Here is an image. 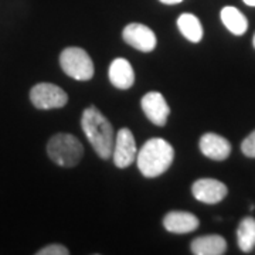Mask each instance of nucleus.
Wrapping results in <instances>:
<instances>
[{"label": "nucleus", "instance_id": "nucleus-1", "mask_svg": "<svg viewBox=\"0 0 255 255\" xmlns=\"http://www.w3.org/2000/svg\"><path fill=\"white\" fill-rule=\"evenodd\" d=\"M82 132L91 143L92 149L101 159L107 160L112 157L115 133L111 122L105 118L100 110L90 107L82 112L81 117Z\"/></svg>", "mask_w": 255, "mask_h": 255}, {"label": "nucleus", "instance_id": "nucleus-2", "mask_svg": "<svg viewBox=\"0 0 255 255\" xmlns=\"http://www.w3.org/2000/svg\"><path fill=\"white\" fill-rule=\"evenodd\" d=\"M173 159V147L162 137L149 139L136 155L137 167L140 173L147 179H153L163 174L172 166Z\"/></svg>", "mask_w": 255, "mask_h": 255}, {"label": "nucleus", "instance_id": "nucleus-3", "mask_svg": "<svg viewBox=\"0 0 255 255\" xmlns=\"http://www.w3.org/2000/svg\"><path fill=\"white\" fill-rule=\"evenodd\" d=\"M47 155L61 167H74L84 155L82 143L70 133H57L47 143Z\"/></svg>", "mask_w": 255, "mask_h": 255}, {"label": "nucleus", "instance_id": "nucleus-4", "mask_svg": "<svg viewBox=\"0 0 255 255\" xmlns=\"http://www.w3.org/2000/svg\"><path fill=\"white\" fill-rule=\"evenodd\" d=\"M60 65L68 77L88 81L94 77V63L90 54L80 47H68L60 54Z\"/></svg>", "mask_w": 255, "mask_h": 255}, {"label": "nucleus", "instance_id": "nucleus-5", "mask_svg": "<svg viewBox=\"0 0 255 255\" xmlns=\"http://www.w3.org/2000/svg\"><path fill=\"white\" fill-rule=\"evenodd\" d=\"M30 101L37 110H57L68 102V95L58 85L50 82H40L30 91Z\"/></svg>", "mask_w": 255, "mask_h": 255}, {"label": "nucleus", "instance_id": "nucleus-6", "mask_svg": "<svg viewBox=\"0 0 255 255\" xmlns=\"http://www.w3.org/2000/svg\"><path fill=\"white\" fill-rule=\"evenodd\" d=\"M136 155L137 149L133 133L127 128L121 129L115 135L114 150H112V159H114L115 166L119 169H125L133 163Z\"/></svg>", "mask_w": 255, "mask_h": 255}, {"label": "nucleus", "instance_id": "nucleus-7", "mask_svg": "<svg viewBox=\"0 0 255 255\" xmlns=\"http://www.w3.org/2000/svg\"><path fill=\"white\" fill-rule=\"evenodd\" d=\"M124 41L142 53H150L156 47V34L153 30L142 23H130L124 28Z\"/></svg>", "mask_w": 255, "mask_h": 255}, {"label": "nucleus", "instance_id": "nucleus-8", "mask_svg": "<svg viewBox=\"0 0 255 255\" xmlns=\"http://www.w3.org/2000/svg\"><path fill=\"white\" fill-rule=\"evenodd\" d=\"M191 193L196 200L204 204H217L227 196V186L216 179H199L193 183Z\"/></svg>", "mask_w": 255, "mask_h": 255}, {"label": "nucleus", "instance_id": "nucleus-9", "mask_svg": "<svg viewBox=\"0 0 255 255\" xmlns=\"http://www.w3.org/2000/svg\"><path fill=\"white\" fill-rule=\"evenodd\" d=\"M140 107L145 112L147 119L157 127H164L169 114H170V108L167 105V102L164 100V97L157 91H150L146 94L145 97L140 100Z\"/></svg>", "mask_w": 255, "mask_h": 255}, {"label": "nucleus", "instance_id": "nucleus-10", "mask_svg": "<svg viewBox=\"0 0 255 255\" xmlns=\"http://www.w3.org/2000/svg\"><path fill=\"white\" fill-rule=\"evenodd\" d=\"M163 226L169 233L189 234L199 228L200 221L194 214L187 211H170L164 216Z\"/></svg>", "mask_w": 255, "mask_h": 255}, {"label": "nucleus", "instance_id": "nucleus-11", "mask_svg": "<svg viewBox=\"0 0 255 255\" xmlns=\"http://www.w3.org/2000/svg\"><path fill=\"white\" fill-rule=\"evenodd\" d=\"M203 155L213 160H226L231 153V145L224 136L217 133H204L200 139Z\"/></svg>", "mask_w": 255, "mask_h": 255}, {"label": "nucleus", "instance_id": "nucleus-12", "mask_svg": "<svg viewBox=\"0 0 255 255\" xmlns=\"http://www.w3.org/2000/svg\"><path fill=\"white\" fill-rule=\"evenodd\" d=\"M111 84L118 90H129L135 82V73L130 63L125 58H115L110 65Z\"/></svg>", "mask_w": 255, "mask_h": 255}, {"label": "nucleus", "instance_id": "nucleus-13", "mask_svg": "<svg viewBox=\"0 0 255 255\" xmlns=\"http://www.w3.org/2000/svg\"><path fill=\"white\" fill-rule=\"evenodd\" d=\"M190 248L194 255H223L227 251V243L221 236L213 234L194 238Z\"/></svg>", "mask_w": 255, "mask_h": 255}, {"label": "nucleus", "instance_id": "nucleus-14", "mask_svg": "<svg viewBox=\"0 0 255 255\" xmlns=\"http://www.w3.org/2000/svg\"><path fill=\"white\" fill-rule=\"evenodd\" d=\"M221 21L227 27L228 31H231L236 36H243L248 30V20L247 17L237 9L233 6H226L220 13Z\"/></svg>", "mask_w": 255, "mask_h": 255}, {"label": "nucleus", "instance_id": "nucleus-15", "mask_svg": "<svg viewBox=\"0 0 255 255\" xmlns=\"http://www.w3.org/2000/svg\"><path fill=\"white\" fill-rule=\"evenodd\" d=\"M177 27L180 30L184 38L191 43H200L203 38V26L200 20L191 13H183L177 18Z\"/></svg>", "mask_w": 255, "mask_h": 255}, {"label": "nucleus", "instance_id": "nucleus-16", "mask_svg": "<svg viewBox=\"0 0 255 255\" xmlns=\"http://www.w3.org/2000/svg\"><path fill=\"white\" fill-rule=\"evenodd\" d=\"M237 243L243 253H251L255 247V220L246 217L237 228Z\"/></svg>", "mask_w": 255, "mask_h": 255}, {"label": "nucleus", "instance_id": "nucleus-17", "mask_svg": "<svg viewBox=\"0 0 255 255\" xmlns=\"http://www.w3.org/2000/svg\"><path fill=\"white\" fill-rule=\"evenodd\" d=\"M37 255H68L70 251L61 244H51V246H47L41 250H38L36 253Z\"/></svg>", "mask_w": 255, "mask_h": 255}, {"label": "nucleus", "instance_id": "nucleus-18", "mask_svg": "<svg viewBox=\"0 0 255 255\" xmlns=\"http://www.w3.org/2000/svg\"><path fill=\"white\" fill-rule=\"evenodd\" d=\"M241 150L247 157H255V130L251 132L241 143Z\"/></svg>", "mask_w": 255, "mask_h": 255}, {"label": "nucleus", "instance_id": "nucleus-19", "mask_svg": "<svg viewBox=\"0 0 255 255\" xmlns=\"http://www.w3.org/2000/svg\"><path fill=\"white\" fill-rule=\"evenodd\" d=\"M159 1H162L164 4H177V3H182L183 0H159Z\"/></svg>", "mask_w": 255, "mask_h": 255}, {"label": "nucleus", "instance_id": "nucleus-20", "mask_svg": "<svg viewBox=\"0 0 255 255\" xmlns=\"http://www.w3.org/2000/svg\"><path fill=\"white\" fill-rule=\"evenodd\" d=\"M246 3L247 6H251V7H255V0H243Z\"/></svg>", "mask_w": 255, "mask_h": 255}, {"label": "nucleus", "instance_id": "nucleus-21", "mask_svg": "<svg viewBox=\"0 0 255 255\" xmlns=\"http://www.w3.org/2000/svg\"><path fill=\"white\" fill-rule=\"evenodd\" d=\"M253 43H254V47H255V34H254V38H253Z\"/></svg>", "mask_w": 255, "mask_h": 255}]
</instances>
